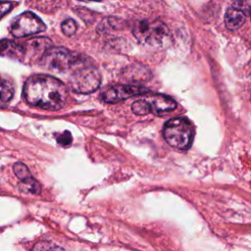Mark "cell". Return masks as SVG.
<instances>
[{"label":"cell","mask_w":251,"mask_h":251,"mask_svg":"<svg viewBox=\"0 0 251 251\" xmlns=\"http://www.w3.org/2000/svg\"><path fill=\"white\" fill-rule=\"evenodd\" d=\"M62 32L66 35V36H72L75 33L76 29H77V25L76 23L72 20V19H68L66 21H64L62 23Z\"/></svg>","instance_id":"2e32d148"},{"label":"cell","mask_w":251,"mask_h":251,"mask_svg":"<svg viewBox=\"0 0 251 251\" xmlns=\"http://www.w3.org/2000/svg\"><path fill=\"white\" fill-rule=\"evenodd\" d=\"M246 20L245 12L237 6L230 7L226 10L225 16V23L228 29H237L239 28Z\"/></svg>","instance_id":"30bf717a"},{"label":"cell","mask_w":251,"mask_h":251,"mask_svg":"<svg viewBox=\"0 0 251 251\" xmlns=\"http://www.w3.org/2000/svg\"><path fill=\"white\" fill-rule=\"evenodd\" d=\"M13 169H14V173H15L16 176L20 179V181L25 180V179H26V178L31 176L28 168L24 163H21V162L16 163L14 165Z\"/></svg>","instance_id":"9a60e30c"},{"label":"cell","mask_w":251,"mask_h":251,"mask_svg":"<svg viewBox=\"0 0 251 251\" xmlns=\"http://www.w3.org/2000/svg\"><path fill=\"white\" fill-rule=\"evenodd\" d=\"M166 142L178 150H186L193 139V127L185 118H174L169 120L163 128Z\"/></svg>","instance_id":"3957f363"},{"label":"cell","mask_w":251,"mask_h":251,"mask_svg":"<svg viewBox=\"0 0 251 251\" xmlns=\"http://www.w3.org/2000/svg\"><path fill=\"white\" fill-rule=\"evenodd\" d=\"M24 97L31 106L57 111L65 106L68 89L61 80L54 76L34 75L25 82Z\"/></svg>","instance_id":"6da1fadb"},{"label":"cell","mask_w":251,"mask_h":251,"mask_svg":"<svg viewBox=\"0 0 251 251\" xmlns=\"http://www.w3.org/2000/svg\"><path fill=\"white\" fill-rule=\"evenodd\" d=\"M72 140H73L72 134H71V132L68 131V130L64 131L63 133H61V134L58 135V137H57V142H58L60 145H62V146H68V145H70V144L72 143Z\"/></svg>","instance_id":"e0dca14e"},{"label":"cell","mask_w":251,"mask_h":251,"mask_svg":"<svg viewBox=\"0 0 251 251\" xmlns=\"http://www.w3.org/2000/svg\"><path fill=\"white\" fill-rule=\"evenodd\" d=\"M149 90L146 87L140 85H129V84H119L109 87L102 94V99L106 103H117L131 96L142 95L147 93Z\"/></svg>","instance_id":"9c48e42d"},{"label":"cell","mask_w":251,"mask_h":251,"mask_svg":"<svg viewBox=\"0 0 251 251\" xmlns=\"http://www.w3.org/2000/svg\"><path fill=\"white\" fill-rule=\"evenodd\" d=\"M79 1H83V2H90V1H102V0H79Z\"/></svg>","instance_id":"d6986e66"},{"label":"cell","mask_w":251,"mask_h":251,"mask_svg":"<svg viewBox=\"0 0 251 251\" xmlns=\"http://www.w3.org/2000/svg\"><path fill=\"white\" fill-rule=\"evenodd\" d=\"M20 187L21 190L26 193H31L38 195L41 192V185L40 183L31 176L30 177L20 181Z\"/></svg>","instance_id":"4fadbf2b"},{"label":"cell","mask_w":251,"mask_h":251,"mask_svg":"<svg viewBox=\"0 0 251 251\" xmlns=\"http://www.w3.org/2000/svg\"><path fill=\"white\" fill-rule=\"evenodd\" d=\"M132 32L140 43L151 47H162L169 42L170 38L168 26L159 20L137 21L132 27Z\"/></svg>","instance_id":"7a4b0ae2"},{"label":"cell","mask_w":251,"mask_h":251,"mask_svg":"<svg viewBox=\"0 0 251 251\" xmlns=\"http://www.w3.org/2000/svg\"><path fill=\"white\" fill-rule=\"evenodd\" d=\"M51 45L52 41L45 36L32 37L24 42H18L17 60L27 65L39 62L46 51L51 48Z\"/></svg>","instance_id":"8992f818"},{"label":"cell","mask_w":251,"mask_h":251,"mask_svg":"<svg viewBox=\"0 0 251 251\" xmlns=\"http://www.w3.org/2000/svg\"><path fill=\"white\" fill-rule=\"evenodd\" d=\"M45 29L46 25L42 20L31 12H25L17 16L10 24V33L18 38L36 34Z\"/></svg>","instance_id":"ba28073f"},{"label":"cell","mask_w":251,"mask_h":251,"mask_svg":"<svg viewBox=\"0 0 251 251\" xmlns=\"http://www.w3.org/2000/svg\"><path fill=\"white\" fill-rule=\"evenodd\" d=\"M69 81L74 91L87 94L95 91L99 87L101 75L96 68L82 64L72 74Z\"/></svg>","instance_id":"5b68a950"},{"label":"cell","mask_w":251,"mask_h":251,"mask_svg":"<svg viewBox=\"0 0 251 251\" xmlns=\"http://www.w3.org/2000/svg\"><path fill=\"white\" fill-rule=\"evenodd\" d=\"M85 63V59H82L79 54L71 52L63 47L49 48L42 59L40 64L53 72H67L74 66H79Z\"/></svg>","instance_id":"277c9868"},{"label":"cell","mask_w":251,"mask_h":251,"mask_svg":"<svg viewBox=\"0 0 251 251\" xmlns=\"http://www.w3.org/2000/svg\"><path fill=\"white\" fill-rule=\"evenodd\" d=\"M15 85L13 80L3 75H0V107L7 105L13 98Z\"/></svg>","instance_id":"8fae6325"},{"label":"cell","mask_w":251,"mask_h":251,"mask_svg":"<svg viewBox=\"0 0 251 251\" xmlns=\"http://www.w3.org/2000/svg\"><path fill=\"white\" fill-rule=\"evenodd\" d=\"M14 7V3L11 1H0V19L7 15Z\"/></svg>","instance_id":"ac0fdd59"},{"label":"cell","mask_w":251,"mask_h":251,"mask_svg":"<svg viewBox=\"0 0 251 251\" xmlns=\"http://www.w3.org/2000/svg\"><path fill=\"white\" fill-rule=\"evenodd\" d=\"M176 101L164 94H154L147 99H140L134 101L131 105V110L136 115H163L176 109Z\"/></svg>","instance_id":"52a82bcc"},{"label":"cell","mask_w":251,"mask_h":251,"mask_svg":"<svg viewBox=\"0 0 251 251\" xmlns=\"http://www.w3.org/2000/svg\"><path fill=\"white\" fill-rule=\"evenodd\" d=\"M0 56L17 59V42L9 39L0 40Z\"/></svg>","instance_id":"7c38bea8"},{"label":"cell","mask_w":251,"mask_h":251,"mask_svg":"<svg viewBox=\"0 0 251 251\" xmlns=\"http://www.w3.org/2000/svg\"><path fill=\"white\" fill-rule=\"evenodd\" d=\"M31 251H65V250L53 242L39 241L32 247Z\"/></svg>","instance_id":"5bb4252c"}]
</instances>
